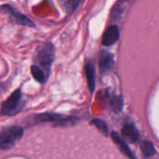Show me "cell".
<instances>
[{"instance_id":"6da1fadb","label":"cell","mask_w":159,"mask_h":159,"mask_svg":"<svg viewBox=\"0 0 159 159\" xmlns=\"http://www.w3.org/2000/svg\"><path fill=\"white\" fill-rule=\"evenodd\" d=\"M55 60V48L51 42L41 43L37 46L34 55V64L44 71L48 76Z\"/></svg>"},{"instance_id":"7a4b0ae2","label":"cell","mask_w":159,"mask_h":159,"mask_svg":"<svg viewBox=\"0 0 159 159\" xmlns=\"http://www.w3.org/2000/svg\"><path fill=\"white\" fill-rule=\"evenodd\" d=\"M0 13L6 14L8 17L9 22L16 25L25 26V27H35L34 22L29 19L26 15L22 14L20 10H18L15 7L10 4H3L0 5Z\"/></svg>"},{"instance_id":"3957f363","label":"cell","mask_w":159,"mask_h":159,"mask_svg":"<svg viewBox=\"0 0 159 159\" xmlns=\"http://www.w3.org/2000/svg\"><path fill=\"white\" fill-rule=\"evenodd\" d=\"M23 134V129L20 127L13 126L0 132V149L10 148L15 142L20 140Z\"/></svg>"},{"instance_id":"277c9868","label":"cell","mask_w":159,"mask_h":159,"mask_svg":"<svg viewBox=\"0 0 159 159\" xmlns=\"http://www.w3.org/2000/svg\"><path fill=\"white\" fill-rule=\"evenodd\" d=\"M21 102V92L20 89H16L1 105L0 113L5 116H12L19 110Z\"/></svg>"},{"instance_id":"5b68a950","label":"cell","mask_w":159,"mask_h":159,"mask_svg":"<svg viewBox=\"0 0 159 159\" xmlns=\"http://www.w3.org/2000/svg\"><path fill=\"white\" fill-rule=\"evenodd\" d=\"M120 38V30L116 24H112L108 26L102 37V45L105 47H110L116 43Z\"/></svg>"},{"instance_id":"8992f818","label":"cell","mask_w":159,"mask_h":159,"mask_svg":"<svg viewBox=\"0 0 159 159\" xmlns=\"http://www.w3.org/2000/svg\"><path fill=\"white\" fill-rule=\"evenodd\" d=\"M99 69L102 74L107 73L115 66V56L112 52L102 50L99 54Z\"/></svg>"},{"instance_id":"52a82bcc","label":"cell","mask_w":159,"mask_h":159,"mask_svg":"<svg viewBox=\"0 0 159 159\" xmlns=\"http://www.w3.org/2000/svg\"><path fill=\"white\" fill-rule=\"evenodd\" d=\"M35 118L37 119V121L54 122V123H59L61 125H69V124L76 121V118H75V117H63L60 115H52V114L38 115V116H36Z\"/></svg>"},{"instance_id":"ba28073f","label":"cell","mask_w":159,"mask_h":159,"mask_svg":"<svg viewBox=\"0 0 159 159\" xmlns=\"http://www.w3.org/2000/svg\"><path fill=\"white\" fill-rule=\"evenodd\" d=\"M85 74L88 81V86L91 93L94 92L95 89V66L91 60H88L85 63Z\"/></svg>"},{"instance_id":"9c48e42d","label":"cell","mask_w":159,"mask_h":159,"mask_svg":"<svg viewBox=\"0 0 159 159\" xmlns=\"http://www.w3.org/2000/svg\"><path fill=\"white\" fill-rule=\"evenodd\" d=\"M122 135L124 138H126L128 141L131 143L137 142L140 137L139 131L137 130L135 126L131 123H128L122 128Z\"/></svg>"},{"instance_id":"30bf717a","label":"cell","mask_w":159,"mask_h":159,"mask_svg":"<svg viewBox=\"0 0 159 159\" xmlns=\"http://www.w3.org/2000/svg\"><path fill=\"white\" fill-rule=\"evenodd\" d=\"M61 9L68 15L74 13L82 3V0H58Z\"/></svg>"},{"instance_id":"8fae6325","label":"cell","mask_w":159,"mask_h":159,"mask_svg":"<svg viewBox=\"0 0 159 159\" xmlns=\"http://www.w3.org/2000/svg\"><path fill=\"white\" fill-rule=\"evenodd\" d=\"M112 138H113L114 142L118 145V147H119V149L122 151V153H124L128 157H129L130 159H135L133 154L131 153V151L129 150V148L128 147V145L125 143V142L122 140V138L118 135V133L113 132V133H112Z\"/></svg>"},{"instance_id":"7c38bea8","label":"cell","mask_w":159,"mask_h":159,"mask_svg":"<svg viewBox=\"0 0 159 159\" xmlns=\"http://www.w3.org/2000/svg\"><path fill=\"white\" fill-rule=\"evenodd\" d=\"M31 74L33 75V77L39 83L41 84H44L47 79H48V75L44 73V71L42 69H40L39 67H37L36 65L33 64L31 66Z\"/></svg>"},{"instance_id":"4fadbf2b","label":"cell","mask_w":159,"mask_h":159,"mask_svg":"<svg viewBox=\"0 0 159 159\" xmlns=\"http://www.w3.org/2000/svg\"><path fill=\"white\" fill-rule=\"evenodd\" d=\"M141 149H142V153L144 157L149 158L151 157H153L156 154V150L154 148V145L152 143L148 142V141H143L141 143Z\"/></svg>"},{"instance_id":"5bb4252c","label":"cell","mask_w":159,"mask_h":159,"mask_svg":"<svg viewBox=\"0 0 159 159\" xmlns=\"http://www.w3.org/2000/svg\"><path fill=\"white\" fill-rule=\"evenodd\" d=\"M110 106L116 113H119L123 107V99L119 96H114L110 101Z\"/></svg>"},{"instance_id":"9a60e30c","label":"cell","mask_w":159,"mask_h":159,"mask_svg":"<svg viewBox=\"0 0 159 159\" xmlns=\"http://www.w3.org/2000/svg\"><path fill=\"white\" fill-rule=\"evenodd\" d=\"M91 124H93L98 129H100V131H102L104 135H106L107 133H108V128H107V126H106V124L103 122V121H102V120H100V119H94L92 122H91Z\"/></svg>"}]
</instances>
